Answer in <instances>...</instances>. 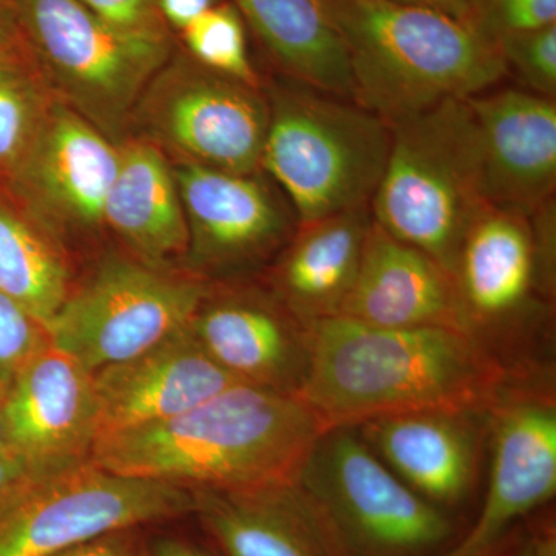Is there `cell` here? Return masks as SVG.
I'll return each mask as SVG.
<instances>
[{
    "label": "cell",
    "instance_id": "obj_1",
    "mask_svg": "<svg viewBox=\"0 0 556 556\" xmlns=\"http://www.w3.org/2000/svg\"><path fill=\"white\" fill-rule=\"evenodd\" d=\"M508 388L501 357L463 329L380 328L336 316L313 324L298 397L329 430L417 412L489 416Z\"/></svg>",
    "mask_w": 556,
    "mask_h": 556
},
{
    "label": "cell",
    "instance_id": "obj_2",
    "mask_svg": "<svg viewBox=\"0 0 556 556\" xmlns=\"http://www.w3.org/2000/svg\"><path fill=\"white\" fill-rule=\"evenodd\" d=\"M324 431L294 394L237 382L182 415L101 434L89 457L123 477L257 492L292 485Z\"/></svg>",
    "mask_w": 556,
    "mask_h": 556
},
{
    "label": "cell",
    "instance_id": "obj_3",
    "mask_svg": "<svg viewBox=\"0 0 556 556\" xmlns=\"http://www.w3.org/2000/svg\"><path fill=\"white\" fill-rule=\"evenodd\" d=\"M342 39L353 100L393 127L507 79L496 40L394 0H320Z\"/></svg>",
    "mask_w": 556,
    "mask_h": 556
},
{
    "label": "cell",
    "instance_id": "obj_4",
    "mask_svg": "<svg viewBox=\"0 0 556 556\" xmlns=\"http://www.w3.org/2000/svg\"><path fill=\"white\" fill-rule=\"evenodd\" d=\"M269 126L262 170L299 223L371 206L391 150V127L356 101L273 76L263 80Z\"/></svg>",
    "mask_w": 556,
    "mask_h": 556
},
{
    "label": "cell",
    "instance_id": "obj_5",
    "mask_svg": "<svg viewBox=\"0 0 556 556\" xmlns=\"http://www.w3.org/2000/svg\"><path fill=\"white\" fill-rule=\"evenodd\" d=\"M11 16L51 97L119 144L131 113L174 51L172 31L113 27L79 0H11Z\"/></svg>",
    "mask_w": 556,
    "mask_h": 556
},
{
    "label": "cell",
    "instance_id": "obj_6",
    "mask_svg": "<svg viewBox=\"0 0 556 556\" xmlns=\"http://www.w3.org/2000/svg\"><path fill=\"white\" fill-rule=\"evenodd\" d=\"M372 219L455 276L467 232L490 206L477 123L467 100L447 101L391 127Z\"/></svg>",
    "mask_w": 556,
    "mask_h": 556
},
{
    "label": "cell",
    "instance_id": "obj_7",
    "mask_svg": "<svg viewBox=\"0 0 556 556\" xmlns=\"http://www.w3.org/2000/svg\"><path fill=\"white\" fill-rule=\"evenodd\" d=\"M292 490L331 556H442L453 525L383 464L356 428H329Z\"/></svg>",
    "mask_w": 556,
    "mask_h": 556
},
{
    "label": "cell",
    "instance_id": "obj_8",
    "mask_svg": "<svg viewBox=\"0 0 556 556\" xmlns=\"http://www.w3.org/2000/svg\"><path fill=\"white\" fill-rule=\"evenodd\" d=\"M268 126L265 87L212 72L179 46L139 98L127 138L156 146L170 163L255 174Z\"/></svg>",
    "mask_w": 556,
    "mask_h": 556
},
{
    "label": "cell",
    "instance_id": "obj_9",
    "mask_svg": "<svg viewBox=\"0 0 556 556\" xmlns=\"http://www.w3.org/2000/svg\"><path fill=\"white\" fill-rule=\"evenodd\" d=\"M195 507L193 490L112 473L87 457L38 479L0 515V556H51Z\"/></svg>",
    "mask_w": 556,
    "mask_h": 556
},
{
    "label": "cell",
    "instance_id": "obj_10",
    "mask_svg": "<svg viewBox=\"0 0 556 556\" xmlns=\"http://www.w3.org/2000/svg\"><path fill=\"white\" fill-rule=\"evenodd\" d=\"M208 287L195 273L110 258L73 288L51 320V342L90 372L130 361L189 328Z\"/></svg>",
    "mask_w": 556,
    "mask_h": 556
},
{
    "label": "cell",
    "instance_id": "obj_11",
    "mask_svg": "<svg viewBox=\"0 0 556 556\" xmlns=\"http://www.w3.org/2000/svg\"><path fill=\"white\" fill-rule=\"evenodd\" d=\"M555 200L533 212L489 206L479 215L455 269L468 334L490 348L547 313L555 294Z\"/></svg>",
    "mask_w": 556,
    "mask_h": 556
},
{
    "label": "cell",
    "instance_id": "obj_12",
    "mask_svg": "<svg viewBox=\"0 0 556 556\" xmlns=\"http://www.w3.org/2000/svg\"><path fill=\"white\" fill-rule=\"evenodd\" d=\"M118 163V144L54 100L38 137L0 189L67 252L70 241L105 230V201Z\"/></svg>",
    "mask_w": 556,
    "mask_h": 556
},
{
    "label": "cell",
    "instance_id": "obj_13",
    "mask_svg": "<svg viewBox=\"0 0 556 556\" xmlns=\"http://www.w3.org/2000/svg\"><path fill=\"white\" fill-rule=\"evenodd\" d=\"M172 167L188 219V257L206 280H233L273 262L298 229L294 207L263 170Z\"/></svg>",
    "mask_w": 556,
    "mask_h": 556
},
{
    "label": "cell",
    "instance_id": "obj_14",
    "mask_svg": "<svg viewBox=\"0 0 556 556\" xmlns=\"http://www.w3.org/2000/svg\"><path fill=\"white\" fill-rule=\"evenodd\" d=\"M207 356L239 382L299 396L308 378L313 324L270 291L211 283L189 325Z\"/></svg>",
    "mask_w": 556,
    "mask_h": 556
},
{
    "label": "cell",
    "instance_id": "obj_15",
    "mask_svg": "<svg viewBox=\"0 0 556 556\" xmlns=\"http://www.w3.org/2000/svg\"><path fill=\"white\" fill-rule=\"evenodd\" d=\"M5 428L10 448L42 470L87 459L98 431L93 375L49 343L11 380Z\"/></svg>",
    "mask_w": 556,
    "mask_h": 556
},
{
    "label": "cell",
    "instance_id": "obj_16",
    "mask_svg": "<svg viewBox=\"0 0 556 556\" xmlns=\"http://www.w3.org/2000/svg\"><path fill=\"white\" fill-rule=\"evenodd\" d=\"M493 453L489 489L477 525L463 541L489 556L511 522L555 496L556 407L551 397L508 388L490 412Z\"/></svg>",
    "mask_w": 556,
    "mask_h": 556
},
{
    "label": "cell",
    "instance_id": "obj_17",
    "mask_svg": "<svg viewBox=\"0 0 556 556\" xmlns=\"http://www.w3.org/2000/svg\"><path fill=\"white\" fill-rule=\"evenodd\" d=\"M490 206L536 211L556 200V100L497 84L468 98Z\"/></svg>",
    "mask_w": 556,
    "mask_h": 556
},
{
    "label": "cell",
    "instance_id": "obj_18",
    "mask_svg": "<svg viewBox=\"0 0 556 556\" xmlns=\"http://www.w3.org/2000/svg\"><path fill=\"white\" fill-rule=\"evenodd\" d=\"M91 375L97 438L182 415L239 382L207 356L189 328Z\"/></svg>",
    "mask_w": 556,
    "mask_h": 556
},
{
    "label": "cell",
    "instance_id": "obj_19",
    "mask_svg": "<svg viewBox=\"0 0 556 556\" xmlns=\"http://www.w3.org/2000/svg\"><path fill=\"white\" fill-rule=\"evenodd\" d=\"M340 317L380 328L463 329L455 276L372 219L354 287Z\"/></svg>",
    "mask_w": 556,
    "mask_h": 556
},
{
    "label": "cell",
    "instance_id": "obj_20",
    "mask_svg": "<svg viewBox=\"0 0 556 556\" xmlns=\"http://www.w3.org/2000/svg\"><path fill=\"white\" fill-rule=\"evenodd\" d=\"M479 416L417 412L368 420L358 434L391 471L434 506L466 497L477 466Z\"/></svg>",
    "mask_w": 556,
    "mask_h": 556
},
{
    "label": "cell",
    "instance_id": "obj_21",
    "mask_svg": "<svg viewBox=\"0 0 556 556\" xmlns=\"http://www.w3.org/2000/svg\"><path fill=\"white\" fill-rule=\"evenodd\" d=\"M371 225V206L299 223L273 260L270 291L308 324L339 316L356 281Z\"/></svg>",
    "mask_w": 556,
    "mask_h": 556
},
{
    "label": "cell",
    "instance_id": "obj_22",
    "mask_svg": "<svg viewBox=\"0 0 556 556\" xmlns=\"http://www.w3.org/2000/svg\"><path fill=\"white\" fill-rule=\"evenodd\" d=\"M119 163L104 208L105 230L138 260L164 268L188 257L189 228L170 160L144 139L119 142Z\"/></svg>",
    "mask_w": 556,
    "mask_h": 556
},
{
    "label": "cell",
    "instance_id": "obj_23",
    "mask_svg": "<svg viewBox=\"0 0 556 556\" xmlns=\"http://www.w3.org/2000/svg\"><path fill=\"white\" fill-rule=\"evenodd\" d=\"M230 2L277 76L353 100L345 49L320 0Z\"/></svg>",
    "mask_w": 556,
    "mask_h": 556
},
{
    "label": "cell",
    "instance_id": "obj_24",
    "mask_svg": "<svg viewBox=\"0 0 556 556\" xmlns=\"http://www.w3.org/2000/svg\"><path fill=\"white\" fill-rule=\"evenodd\" d=\"M193 492V514L228 556H331L292 485L257 492Z\"/></svg>",
    "mask_w": 556,
    "mask_h": 556
},
{
    "label": "cell",
    "instance_id": "obj_25",
    "mask_svg": "<svg viewBox=\"0 0 556 556\" xmlns=\"http://www.w3.org/2000/svg\"><path fill=\"white\" fill-rule=\"evenodd\" d=\"M72 291L67 252L0 189V292L49 328Z\"/></svg>",
    "mask_w": 556,
    "mask_h": 556
},
{
    "label": "cell",
    "instance_id": "obj_26",
    "mask_svg": "<svg viewBox=\"0 0 556 556\" xmlns=\"http://www.w3.org/2000/svg\"><path fill=\"white\" fill-rule=\"evenodd\" d=\"M53 101L30 60H0V186L38 137Z\"/></svg>",
    "mask_w": 556,
    "mask_h": 556
},
{
    "label": "cell",
    "instance_id": "obj_27",
    "mask_svg": "<svg viewBox=\"0 0 556 556\" xmlns=\"http://www.w3.org/2000/svg\"><path fill=\"white\" fill-rule=\"evenodd\" d=\"M248 28L230 0H222L181 33V49L212 72L263 87L248 50Z\"/></svg>",
    "mask_w": 556,
    "mask_h": 556
},
{
    "label": "cell",
    "instance_id": "obj_28",
    "mask_svg": "<svg viewBox=\"0 0 556 556\" xmlns=\"http://www.w3.org/2000/svg\"><path fill=\"white\" fill-rule=\"evenodd\" d=\"M507 78L541 97L556 100V24L497 36Z\"/></svg>",
    "mask_w": 556,
    "mask_h": 556
},
{
    "label": "cell",
    "instance_id": "obj_29",
    "mask_svg": "<svg viewBox=\"0 0 556 556\" xmlns=\"http://www.w3.org/2000/svg\"><path fill=\"white\" fill-rule=\"evenodd\" d=\"M51 343L49 328L0 292V383L11 380Z\"/></svg>",
    "mask_w": 556,
    "mask_h": 556
},
{
    "label": "cell",
    "instance_id": "obj_30",
    "mask_svg": "<svg viewBox=\"0 0 556 556\" xmlns=\"http://www.w3.org/2000/svg\"><path fill=\"white\" fill-rule=\"evenodd\" d=\"M556 24V0H485L486 33L496 40L506 33L538 30Z\"/></svg>",
    "mask_w": 556,
    "mask_h": 556
},
{
    "label": "cell",
    "instance_id": "obj_31",
    "mask_svg": "<svg viewBox=\"0 0 556 556\" xmlns=\"http://www.w3.org/2000/svg\"><path fill=\"white\" fill-rule=\"evenodd\" d=\"M102 21L130 31H172L156 0H79Z\"/></svg>",
    "mask_w": 556,
    "mask_h": 556
},
{
    "label": "cell",
    "instance_id": "obj_32",
    "mask_svg": "<svg viewBox=\"0 0 556 556\" xmlns=\"http://www.w3.org/2000/svg\"><path fill=\"white\" fill-rule=\"evenodd\" d=\"M53 471H46L14 450L0 452V515L27 492L38 479Z\"/></svg>",
    "mask_w": 556,
    "mask_h": 556
},
{
    "label": "cell",
    "instance_id": "obj_33",
    "mask_svg": "<svg viewBox=\"0 0 556 556\" xmlns=\"http://www.w3.org/2000/svg\"><path fill=\"white\" fill-rule=\"evenodd\" d=\"M135 530H121L51 556H144Z\"/></svg>",
    "mask_w": 556,
    "mask_h": 556
},
{
    "label": "cell",
    "instance_id": "obj_34",
    "mask_svg": "<svg viewBox=\"0 0 556 556\" xmlns=\"http://www.w3.org/2000/svg\"><path fill=\"white\" fill-rule=\"evenodd\" d=\"M394 2L447 14L453 20L490 36L485 27V0H394Z\"/></svg>",
    "mask_w": 556,
    "mask_h": 556
},
{
    "label": "cell",
    "instance_id": "obj_35",
    "mask_svg": "<svg viewBox=\"0 0 556 556\" xmlns=\"http://www.w3.org/2000/svg\"><path fill=\"white\" fill-rule=\"evenodd\" d=\"M219 2L222 0H156V5L167 27L177 36Z\"/></svg>",
    "mask_w": 556,
    "mask_h": 556
},
{
    "label": "cell",
    "instance_id": "obj_36",
    "mask_svg": "<svg viewBox=\"0 0 556 556\" xmlns=\"http://www.w3.org/2000/svg\"><path fill=\"white\" fill-rule=\"evenodd\" d=\"M0 60H28L13 17L0 13Z\"/></svg>",
    "mask_w": 556,
    "mask_h": 556
},
{
    "label": "cell",
    "instance_id": "obj_37",
    "mask_svg": "<svg viewBox=\"0 0 556 556\" xmlns=\"http://www.w3.org/2000/svg\"><path fill=\"white\" fill-rule=\"evenodd\" d=\"M149 556H212L203 548L178 538H160L150 546Z\"/></svg>",
    "mask_w": 556,
    "mask_h": 556
},
{
    "label": "cell",
    "instance_id": "obj_38",
    "mask_svg": "<svg viewBox=\"0 0 556 556\" xmlns=\"http://www.w3.org/2000/svg\"><path fill=\"white\" fill-rule=\"evenodd\" d=\"M530 552L532 556H556V533L555 529L544 527L535 533L530 541Z\"/></svg>",
    "mask_w": 556,
    "mask_h": 556
},
{
    "label": "cell",
    "instance_id": "obj_39",
    "mask_svg": "<svg viewBox=\"0 0 556 556\" xmlns=\"http://www.w3.org/2000/svg\"><path fill=\"white\" fill-rule=\"evenodd\" d=\"M7 391H9V387L0 383V452H5V450L10 448L9 441H7L5 428Z\"/></svg>",
    "mask_w": 556,
    "mask_h": 556
},
{
    "label": "cell",
    "instance_id": "obj_40",
    "mask_svg": "<svg viewBox=\"0 0 556 556\" xmlns=\"http://www.w3.org/2000/svg\"><path fill=\"white\" fill-rule=\"evenodd\" d=\"M442 556H477L475 554H471L470 551H467L466 547L463 546V544H457L455 548H452V551H448L447 554H444Z\"/></svg>",
    "mask_w": 556,
    "mask_h": 556
},
{
    "label": "cell",
    "instance_id": "obj_41",
    "mask_svg": "<svg viewBox=\"0 0 556 556\" xmlns=\"http://www.w3.org/2000/svg\"><path fill=\"white\" fill-rule=\"evenodd\" d=\"M0 13L11 16V0H0Z\"/></svg>",
    "mask_w": 556,
    "mask_h": 556
},
{
    "label": "cell",
    "instance_id": "obj_42",
    "mask_svg": "<svg viewBox=\"0 0 556 556\" xmlns=\"http://www.w3.org/2000/svg\"><path fill=\"white\" fill-rule=\"evenodd\" d=\"M518 556H532V552H530V546H527L525 551L521 552Z\"/></svg>",
    "mask_w": 556,
    "mask_h": 556
}]
</instances>
